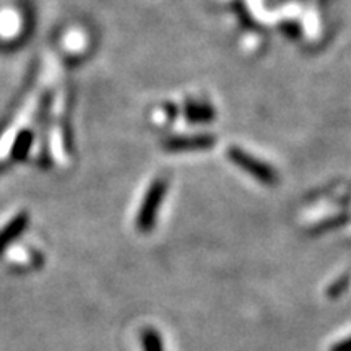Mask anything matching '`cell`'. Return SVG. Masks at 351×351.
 <instances>
[{"label": "cell", "instance_id": "1", "mask_svg": "<svg viewBox=\"0 0 351 351\" xmlns=\"http://www.w3.org/2000/svg\"><path fill=\"white\" fill-rule=\"evenodd\" d=\"M166 189H168V184L165 179H156L145 194L137 213V228L140 232H150L155 228L158 213H160L161 204L166 195Z\"/></svg>", "mask_w": 351, "mask_h": 351}, {"label": "cell", "instance_id": "2", "mask_svg": "<svg viewBox=\"0 0 351 351\" xmlns=\"http://www.w3.org/2000/svg\"><path fill=\"white\" fill-rule=\"evenodd\" d=\"M228 158H230L236 166H239L241 169L245 171L247 174H251L252 178H256L257 181L265 184V186H275V184L278 182V174L275 173V169L271 168V166L263 163L262 160H257L256 156L244 152L243 148L231 147L230 150H228Z\"/></svg>", "mask_w": 351, "mask_h": 351}, {"label": "cell", "instance_id": "3", "mask_svg": "<svg viewBox=\"0 0 351 351\" xmlns=\"http://www.w3.org/2000/svg\"><path fill=\"white\" fill-rule=\"evenodd\" d=\"M215 145V137L212 135H187V137H174L165 143L166 150L171 152H192L205 150Z\"/></svg>", "mask_w": 351, "mask_h": 351}, {"label": "cell", "instance_id": "4", "mask_svg": "<svg viewBox=\"0 0 351 351\" xmlns=\"http://www.w3.org/2000/svg\"><path fill=\"white\" fill-rule=\"evenodd\" d=\"M28 228V215L21 213L12 219L8 225L0 231V254L10 245L13 241L20 238V234Z\"/></svg>", "mask_w": 351, "mask_h": 351}, {"label": "cell", "instance_id": "5", "mask_svg": "<svg viewBox=\"0 0 351 351\" xmlns=\"http://www.w3.org/2000/svg\"><path fill=\"white\" fill-rule=\"evenodd\" d=\"M186 116L191 122H195V124H205V122L213 121L215 112L208 104L189 103L186 106Z\"/></svg>", "mask_w": 351, "mask_h": 351}, {"label": "cell", "instance_id": "6", "mask_svg": "<svg viewBox=\"0 0 351 351\" xmlns=\"http://www.w3.org/2000/svg\"><path fill=\"white\" fill-rule=\"evenodd\" d=\"M140 343H142L143 351H165L161 333L153 327L143 328L140 333Z\"/></svg>", "mask_w": 351, "mask_h": 351}, {"label": "cell", "instance_id": "7", "mask_svg": "<svg viewBox=\"0 0 351 351\" xmlns=\"http://www.w3.org/2000/svg\"><path fill=\"white\" fill-rule=\"evenodd\" d=\"M348 283H350V276L348 275L341 276L340 280H337V282L333 283L332 287L327 289V296L328 298H339V296H341L345 293V289L348 288Z\"/></svg>", "mask_w": 351, "mask_h": 351}, {"label": "cell", "instance_id": "8", "mask_svg": "<svg viewBox=\"0 0 351 351\" xmlns=\"http://www.w3.org/2000/svg\"><path fill=\"white\" fill-rule=\"evenodd\" d=\"M330 351H351V335L346 339L337 341L330 346Z\"/></svg>", "mask_w": 351, "mask_h": 351}]
</instances>
